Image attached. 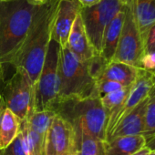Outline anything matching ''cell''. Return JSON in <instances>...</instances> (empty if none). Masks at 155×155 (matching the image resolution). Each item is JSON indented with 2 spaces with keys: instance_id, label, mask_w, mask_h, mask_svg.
Instances as JSON below:
<instances>
[{
  "instance_id": "6da1fadb",
  "label": "cell",
  "mask_w": 155,
  "mask_h": 155,
  "mask_svg": "<svg viewBox=\"0 0 155 155\" xmlns=\"http://www.w3.org/2000/svg\"><path fill=\"white\" fill-rule=\"evenodd\" d=\"M60 0H46L39 5L28 36L11 64L15 68H24L35 84L41 72L51 41L54 18Z\"/></svg>"
},
{
  "instance_id": "7a4b0ae2",
  "label": "cell",
  "mask_w": 155,
  "mask_h": 155,
  "mask_svg": "<svg viewBox=\"0 0 155 155\" xmlns=\"http://www.w3.org/2000/svg\"><path fill=\"white\" fill-rule=\"evenodd\" d=\"M39 5L33 0L0 2V63L12 64Z\"/></svg>"
},
{
  "instance_id": "3957f363",
  "label": "cell",
  "mask_w": 155,
  "mask_h": 155,
  "mask_svg": "<svg viewBox=\"0 0 155 155\" xmlns=\"http://www.w3.org/2000/svg\"><path fill=\"white\" fill-rule=\"evenodd\" d=\"M55 112L70 123L75 139L89 136L106 140L108 114L100 97L92 96L60 101Z\"/></svg>"
},
{
  "instance_id": "277c9868",
  "label": "cell",
  "mask_w": 155,
  "mask_h": 155,
  "mask_svg": "<svg viewBox=\"0 0 155 155\" xmlns=\"http://www.w3.org/2000/svg\"><path fill=\"white\" fill-rule=\"evenodd\" d=\"M58 75V103L67 100L98 96L96 92L97 81L91 74L89 61L79 60L67 47L60 48Z\"/></svg>"
},
{
  "instance_id": "5b68a950",
  "label": "cell",
  "mask_w": 155,
  "mask_h": 155,
  "mask_svg": "<svg viewBox=\"0 0 155 155\" xmlns=\"http://www.w3.org/2000/svg\"><path fill=\"white\" fill-rule=\"evenodd\" d=\"M60 47L51 39L45 61L37 82L34 84L33 112L55 111L58 92V58Z\"/></svg>"
},
{
  "instance_id": "8992f818",
  "label": "cell",
  "mask_w": 155,
  "mask_h": 155,
  "mask_svg": "<svg viewBox=\"0 0 155 155\" xmlns=\"http://www.w3.org/2000/svg\"><path fill=\"white\" fill-rule=\"evenodd\" d=\"M124 12L123 26L112 61L140 68L144 48L137 21L136 0H126Z\"/></svg>"
},
{
  "instance_id": "52a82bcc",
  "label": "cell",
  "mask_w": 155,
  "mask_h": 155,
  "mask_svg": "<svg viewBox=\"0 0 155 155\" xmlns=\"http://www.w3.org/2000/svg\"><path fill=\"white\" fill-rule=\"evenodd\" d=\"M10 79L5 82L1 96L7 109L24 121L33 113L34 83L28 72L22 68H16Z\"/></svg>"
},
{
  "instance_id": "ba28073f",
  "label": "cell",
  "mask_w": 155,
  "mask_h": 155,
  "mask_svg": "<svg viewBox=\"0 0 155 155\" xmlns=\"http://www.w3.org/2000/svg\"><path fill=\"white\" fill-rule=\"evenodd\" d=\"M126 0H101L91 8H82L81 16L88 38L98 55H101L104 32L110 22L123 8Z\"/></svg>"
},
{
  "instance_id": "9c48e42d",
  "label": "cell",
  "mask_w": 155,
  "mask_h": 155,
  "mask_svg": "<svg viewBox=\"0 0 155 155\" xmlns=\"http://www.w3.org/2000/svg\"><path fill=\"white\" fill-rule=\"evenodd\" d=\"M155 84V76L150 72L139 68L138 76L135 81L130 86V92L125 101L122 103L120 108L110 115L108 119L107 130H106V140L110 135L115 126L136 106H138L143 100H145L151 88ZM105 140V141H106Z\"/></svg>"
},
{
  "instance_id": "30bf717a",
  "label": "cell",
  "mask_w": 155,
  "mask_h": 155,
  "mask_svg": "<svg viewBox=\"0 0 155 155\" xmlns=\"http://www.w3.org/2000/svg\"><path fill=\"white\" fill-rule=\"evenodd\" d=\"M75 135L72 126L59 115L52 120L45 138V155H74Z\"/></svg>"
},
{
  "instance_id": "8fae6325",
  "label": "cell",
  "mask_w": 155,
  "mask_h": 155,
  "mask_svg": "<svg viewBox=\"0 0 155 155\" xmlns=\"http://www.w3.org/2000/svg\"><path fill=\"white\" fill-rule=\"evenodd\" d=\"M81 9V5L77 0H60L54 18L51 39L61 48L67 47L71 28Z\"/></svg>"
},
{
  "instance_id": "7c38bea8",
  "label": "cell",
  "mask_w": 155,
  "mask_h": 155,
  "mask_svg": "<svg viewBox=\"0 0 155 155\" xmlns=\"http://www.w3.org/2000/svg\"><path fill=\"white\" fill-rule=\"evenodd\" d=\"M67 48L78 59L82 62L89 61L98 55L88 38L81 13L77 16L73 23Z\"/></svg>"
},
{
  "instance_id": "4fadbf2b",
  "label": "cell",
  "mask_w": 155,
  "mask_h": 155,
  "mask_svg": "<svg viewBox=\"0 0 155 155\" xmlns=\"http://www.w3.org/2000/svg\"><path fill=\"white\" fill-rule=\"evenodd\" d=\"M148 97L128 113L113 129L106 141L122 136L142 135L145 124V112Z\"/></svg>"
},
{
  "instance_id": "5bb4252c",
  "label": "cell",
  "mask_w": 155,
  "mask_h": 155,
  "mask_svg": "<svg viewBox=\"0 0 155 155\" xmlns=\"http://www.w3.org/2000/svg\"><path fill=\"white\" fill-rule=\"evenodd\" d=\"M124 15H125V12H124V6H123L120 11L110 22V24L108 25L104 32L101 56L108 63H110L113 59V57H114V54H115V51H116V48L120 40L122 26H123Z\"/></svg>"
},
{
  "instance_id": "9a60e30c",
  "label": "cell",
  "mask_w": 155,
  "mask_h": 155,
  "mask_svg": "<svg viewBox=\"0 0 155 155\" xmlns=\"http://www.w3.org/2000/svg\"><path fill=\"white\" fill-rule=\"evenodd\" d=\"M142 135L122 136L104 141L105 155H131L146 146Z\"/></svg>"
},
{
  "instance_id": "2e32d148",
  "label": "cell",
  "mask_w": 155,
  "mask_h": 155,
  "mask_svg": "<svg viewBox=\"0 0 155 155\" xmlns=\"http://www.w3.org/2000/svg\"><path fill=\"white\" fill-rule=\"evenodd\" d=\"M139 68L118 61H110L106 66L100 80L118 82L123 87H130L138 76Z\"/></svg>"
},
{
  "instance_id": "e0dca14e",
  "label": "cell",
  "mask_w": 155,
  "mask_h": 155,
  "mask_svg": "<svg viewBox=\"0 0 155 155\" xmlns=\"http://www.w3.org/2000/svg\"><path fill=\"white\" fill-rule=\"evenodd\" d=\"M20 120L8 109L3 112L0 120V150L6 149L20 132Z\"/></svg>"
},
{
  "instance_id": "ac0fdd59",
  "label": "cell",
  "mask_w": 155,
  "mask_h": 155,
  "mask_svg": "<svg viewBox=\"0 0 155 155\" xmlns=\"http://www.w3.org/2000/svg\"><path fill=\"white\" fill-rule=\"evenodd\" d=\"M136 16L140 33L144 41L148 30L155 22V0H136Z\"/></svg>"
},
{
  "instance_id": "d6986e66",
  "label": "cell",
  "mask_w": 155,
  "mask_h": 155,
  "mask_svg": "<svg viewBox=\"0 0 155 155\" xmlns=\"http://www.w3.org/2000/svg\"><path fill=\"white\" fill-rule=\"evenodd\" d=\"M20 132L24 138L28 155H45L46 136L38 134L32 130L27 120L21 121Z\"/></svg>"
},
{
  "instance_id": "ffe728a7",
  "label": "cell",
  "mask_w": 155,
  "mask_h": 155,
  "mask_svg": "<svg viewBox=\"0 0 155 155\" xmlns=\"http://www.w3.org/2000/svg\"><path fill=\"white\" fill-rule=\"evenodd\" d=\"M74 155H105L104 140L89 136L76 138Z\"/></svg>"
},
{
  "instance_id": "44dd1931",
  "label": "cell",
  "mask_w": 155,
  "mask_h": 155,
  "mask_svg": "<svg viewBox=\"0 0 155 155\" xmlns=\"http://www.w3.org/2000/svg\"><path fill=\"white\" fill-rule=\"evenodd\" d=\"M57 113L53 110H43L33 112L28 120L29 128L36 133L46 136L47 131Z\"/></svg>"
},
{
  "instance_id": "7402d4cb",
  "label": "cell",
  "mask_w": 155,
  "mask_h": 155,
  "mask_svg": "<svg viewBox=\"0 0 155 155\" xmlns=\"http://www.w3.org/2000/svg\"><path fill=\"white\" fill-rule=\"evenodd\" d=\"M155 135V84L151 88L148 95L146 112H145V124L142 136L146 141L150 140Z\"/></svg>"
},
{
  "instance_id": "603a6c76",
  "label": "cell",
  "mask_w": 155,
  "mask_h": 155,
  "mask_svg": "<svg viewBox=\"0 0 155 155\" xmlns=\"http://www.w3.org/2000/svg\"><path fill=\"white\" fill-rule=\"evenodd\" d=\"M130 89V87H127L120 91L107 94L101 98V103L108 114V119L110 115H112L120 108V106L122 105V103L125 101L126 98L128 97Z\"/></svg>"
},
{
  "instance_id": "cb8c5ba5",
  "label": "cell",
  "mask_w": 155,
  "mask_h": 155,
  "mask_svg": "<svg viewBox=\"0 0 155 155\" xmlns=\"http://www.w3.org/2000/svg\"><path fill=\"white\" fill-rule=\"evenodd\" d=\"M1 155H28L26 144L21 132L6 149L1 150Z\"/></svg>"
},
{
  "instance_id": "d4e9b609",
  "label": "cell",
  "mask_w": 155,
  "mask_h": 155,
  "mask_svg": "<svg viewBox=\"0 0 155 155\" xmlns=\"http://www.w3.org/2000/svg\"><path fill=\"white\" fill-rule=\"evenodd\" d=\"M124 88H127V87H123L121 84L118 82L108 81V80H99L96 82V92L100 98L107 94L120 91Z\"/></svg>"
},
{
  "instance_id": "484cf974",
  "label": "cell",
  "mask_w": 155,
  "mask_h": 155,
  "mask_svg": "<svg viewBox=\"0 0 155 155\" xmlns=\"http://www.w3.org/2000/svg\"><path fill=\"white\" fill-rule=\"evenodd\" d=\"M139 68L147 70L155 76V49L150 53L143 55Z\"/></svg>"
},
{
  "instance_id": "4316f807",
  "label": "cell",
  "mask_w": 155,
  "mask_h": 155,
  "mask_svg": "<svg viewBox=\"0 0 155 155\" xmlns=\"http://www.w3.org/2000/svg\"><path fill=\"white\" fill-rule=\"evenodd\" d=\"M143 48L144 54L150 53L155 49V22L151 25L146 34V37L143 41Z\"/></svg>"
},
{
  "instance_id": "83f0119b",
  "label": "cell",
  "mask_w": 155,
  "mask_h": 155,
  "mask_svg": "<svg viewBox=\"0 0 155 155\" xmlns=\"http://www.w3.org/2000/svg\"><path fill=\"white\" fill-rule=\"evenodd\" d=\"M82 8H91L99 4L101 0H77Z\"/></svg>"
},
{
  "instance_id": "f1b7e54d",
  "label": "cell",
  "mask_w": 155,
  "mask_h": 155,
  "mask_svg": "<svg viewBox=\"0 0 155 155\" xmlns=\"http://www.w3.org/2000/svg\"><path fill=\"white\" fill-rule=\"evenodd\" d=\"M5 85V80H4V65L0 63V94L2 92L3 87Z\"/></svg>"
},
{
  "instance_id": "f546056e",
  "label": "cell",
  "mask_w": 155,
  "mask_h": 155,
  "mask_svg": "<svg viewBox=\"0 0 155 155\" xmlns=\"http://www.w3.org/2000/svg\"><path fill=\"white\" fill-rule=\"evenodd\" d=\"M151 150H150L148 147H144V148H142L141 150H140L139 151H137V152H135V153H133V154H131V155H148L149 153H150V151Z\"/></svg>"
},
{
  "instance_id": "4dcf8cb0",
  "label": "cell",
  "mask_w": 155,
  "mask_h": 155,
  "mask_svg": "<svg viewBox=\"0 0 155 155\" xmlns=\"http://www.w3.org/2000/svg\"><path fill=\"white\" fill-rule=\"evenodd\" d=\"M6 108H7V107H6L5 101H4V100H3L1 94H0V120H1V117H2L3 112H4V110H6Z\"/></svg>"
},
{
  "instance_id": "1f68e13d",
  "label": "cell",
  "mask_w": 155,
  "mask_h": 155,
  "mask_svg": "<svg viewBox=\"0 0 155 155\" xmlns=\"http://www.w3.org/2000/svg\"><path fill=\"white\" fill-rule=\"evenodd\" d=\"M146 147H148V148H149L150 150H155V135H154L150 140L147 141Z\"/></svg>"
},
{
  "instance_id": "d6a6232c",
  "label": "cell",
  "mask_w": 155,
  "mask_h": 155,
  "mask_svg": "<svg viewBox=\"0 0 155 155\" xmlns=\"http://www.w3.org/2000/svg\"><path fill=\"white\" fill-rule=\"evenodd\" d=\"M33 1L35 3H37L38 5H41V4H43V3L46 2V0H33Z\"/></svg>"
},
{
  "instance_id": "836d02e7",
  "label": "cell",
  "mask_w": 155,
  "mask_h": 155,
  "mask_svg": "<svg viewBox=\"0 0 155 155\" xmlns=\"http://www.w3.org/2000/svg\"><path fill=\"white\" fill-rule=\"evenodd\" d=\"M148 155H155V150H150Z\"/></svg>"
},
{
  "instance_id": "e575fe53",
  "label": "cell",
  "mask_w": 155,
  "mask_h": 155,
  "mask_svg": "<svg viewBox=\"0 0 155 155\" xmlns=\"http://www.w3.org/2000/svg\"><path fill=\"white\" fill-rule=\"evenodd\" d=\"M8 1H13V0H0V2H8Z\"/></svg>"
},
{
  "instance_id": "d590c367",
  "label": "cell",
  "mask_w": 155,
  "mask_h": 155,
  "mask_svg": "<svg viewBox=\"0 0 155 155\" xmlns=\"http://www.w3.org/2000/svg\"><path fill=\"white\" fill-rule=\"evenodd\" d=\"M0 155H1V150H0Z\"/></svg>"
},
{
  "instance_id": "8d00e7d4",
  "label": "cell",
  "mask_w": 155,
  "mask_h": 155,
  "mask_svg": "<svg viewBox=\"0 0 155 155\" xmlns=\"http://www.w3.org/2000/svg\"></svg>"
}]
</instances>
